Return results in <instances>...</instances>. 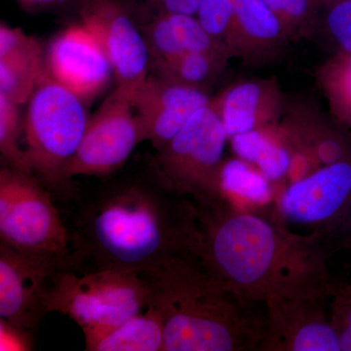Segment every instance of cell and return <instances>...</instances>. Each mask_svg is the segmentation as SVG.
Listing matches in <instances>:
<instances>
[{
  "mask_svg": "<svg viewBox=\"0 0 351 351\" xmlns=\"http://www.w3.org/2000/svg\"><path fill=\"white\" fill-rule=\"evenodd\" d=\"M351 203V158L324 166L284 189L276 213L322 240L339 225Z\"/></svg>",
  "mask_w": 351,
  "mask_h": 351,
  "instance_id": "4fadbf2b",
  "label": "cell"
},
{
  "mask_svg": "<svg viewBox=\"0 0 351 351\" xmlns=\"http://www.w3.org/2000/svg\"><path fill=\"white\" fill-rule=\"evenodd\" d=\"M328 256L332 250L346 251L351 256V203L339 225L322 240Z\"/></svg>",
  "mask_w": 351,
  "mask_h": 351,
  "instance_id": "4dcf8cb0",
  "label": "cell"
},
{
  "mask_svg": "<svg viewBox=\"0 0 351 351\" xmlns=\"http://www.w3.org/2000/svg\"><path fill=\"white\" fill-rule=\"evenodd\" d=\"M263 2H265V4H267V6L269 7H271L272 6V4L274 3V1H276V0H263Z\"/></svg>",
  "mask_w": 351,
  "mask_h": 351,
  "instance_id": "836d02e7",
  "label": "cell"
},
{
  "mask_svg": "<svg viewBox=\"0 0 351 351\" xmlns=\"http://www.w3.org/2000/svg\"><path fill=\"white\" fill-rule=\"evenodd\" d=\"M269 182L256 166L239 157L223 163L221 191L223 195L230 199L245 197L262 204L270 197Z\"/></svg>",
  "mask_w": 351,
  "mask_h": 351,
  "instance_id": "cb8c5ba5",
  "label": "cell"
},
{
  "mask_svg": "<svg viewBox=\"0 0 351 351\" xmlns=\"http://www.w3.org/2000/svg\"><path fill=\"white\" fill-rule=\"evenodd\" d=\"M76 16L103 46L117 89L132 101L151 73V55L131 9L123 0H82Z\"/></svg>",
  "mask_w": 351,
  "mask_h": 351,
  "instance_id": "9c48e42d",
  "label": "cell"
},
{
  "mask_svg": "<svg viewBox=\"0 0 351 351\" xmlns=\"http://www.w3.org/2000/svg\"><path fill=\"white\" fill-rule=\"evenodd\" d=\"M71 262L44 252L25 251L0 242V318L34 331L47 308L51 281Z\"/></svg>",
  "mask_w": 351,
  "mask_h": 351,
  "instance_id": "30bf717a",
  "label": "cell"
},
{
  "mask_svg": "<svg viewBox=\"0 0 351 351\" xmlns=\"http://www.w3.org/2000/svg\"><path fill=\"white\" fill-rule=\"evenodd\" d=\"M230 141L237 156L256 166L269 181L287 177L290 156L281 140L279 125L241 134Z\"/></svg>",
  "mask_w": 351,
  "mask_h": 351,
  "instance_id": "44dd1931",
  "label": "cell"
},
{
  "mask_svg": "<svg viewBox=\"0 0 351 351\" xmlns=\"http://www.w3.org/2000/svg\"><path fill=\"white\" fill-rule=\"evenodd\" d=\"M47 75L45 54L38 41L19 27L1 22L0 95L23 105Z\"/></svg>",
  "mask_w": 351,
  "mask_h": 351,
  "instance_id": "d6986e66",
  "label": "cell"
},
{
  "mask_svg": "<svg viewBox=\"0 0 351 351\" xmlns=\"http://www.w3.org/2000/svg\"><path fill=\"white\" fill-rule=\"evenodd\" d=\"M279 134L290 156L286 177L290 184L351 158L350 129L307 101L287 103Z\"/></svg>",
  "mask_w": 351,
  "mask_h": 351,
  "instance_id": "8fae6325",
  "label": "cell"
},
{
  "mask_svg": "<svg viewBox=\"0 0 351 351\" xmlns=\"http://www.w3.org/2000/svg\"><path fill=\"white\" fill-rule=\"evenodd\" d=\"M235 3L237 0H201L198 20L211 36L223 43L232 23Z\"/></svg>",
  "mask_w": 351,
  "mask_h": 351,
  "instance_id": "83f0119b",
  "label": "cell"
},
{
  "mask_svg": "<svg viewBox=\"0 0 351 351\" xmlns=\"http://www.w3.org/2000/svg\"><path fill=\"white\" fill-rule=\"evenodd\" d=\"M323 9V21L338 50L351 52V0H332Z\"/></svg>",
  "mask_w": 351,
  "mask_h": 351,
  "instance_id": "4316f807",
  "label": "cell"
},
{
  "mask_svg": "<svg viewBox=\"0 0 351 351\" xmlns=\"http://www.w3.org/2000/svg\"><path fill=\"white\" fill-rule=\"evenodd\" d=\"M144 141L130 99L115 88L88 120L82 144L64 171L66 181L73 186L71 178L75 176L112 175Z\"/></svg>",
  "mask_w": 351,
  "mask_h": 351,
  "instance_id": "ba28073f",
  "label": "cell"
},
{
  "mask_svg": "<svg viewBox=\"0 0 351 351\" xmlns=\"http://www.w3.org/2000/svg\"><path fill=\"white\" fill-rule=\"evenodd\" d=\"M147 292L136 271L75 267L66 263L53 276L48 311L66 314L85 337L119 326L147 308Z\"/></svg>",
  "mask_w": 351,
  "mask_h": 351,
  "instance_id": "5b68a950",
  "label": "cell"
},
{
  "mask_svg": "<svg viewBox=\"0 0 351 351\" xmlns=\"http://www.w3.org/2000/svg\"><path fill=\"white\" fill-rule=\"evenodd\" d=\"M50 193L34 174L2 166L0 242L19 250L69 257L71 234Z\"/></svg>",
  "mask_w": 351,
  "mask_h": 351,
  "instance_id": "52a82bcc",
  "label": "cell"
},
{
  "mask_svg": "<svg viewBox=\"0 0 351 351\" xmlns=\"http://www.w3.org/2000/svg\"><path fill=\"white\" fill-rule=\"evenodd\" d=\"M90 351H163L164 327L152 307L133 316L119 326L85 337Z\"/></svg>",
  "mask_w": 351,
  "mask_h": 351,
  "instance_id": "ffe728a7",
  "label": "cell"
},
{
  "mask_svg": "<svg viewBox=\"0 0 351 351\" xmlns=\"http://www.w3.org/2000/svg\"><path fill=\"white\" fill-rule=\"evenodd\" d=\"M290 38L276 14L263 0H237L223 43L232 56L262 66L276 61Z\"/></svg>",
  "mask_w": 351,
  "mask_h": 351,
  "instance_id": "e0dca14e",
  "label": "cell"
},
{
  "mask_svg": "<svg viewBox=\"0 0 351 351\" xmlns=\"http://www.w3.org/2000/svg\"><path fill=\"white\" fill-rule=\"evenodd\" d=\"M19 107L20 105L0 95V152L6 166L32 174L25 152L20 147L23 122Z\"/></svg>",
  "mask_w": 351,
  "mask_h": 351,
  "instance_id": "d4e9b609",
  "label": "cell"
},
{
  "mask_svg": "<svg viewBox=\"0 0 351 351\" xmlns=\"http://www.w3.org/2000/svg\"><path fill=\"white\" fill-rule=\"evenodd\" d=\"M208 91L149 73L132 98L145 141L156 151L177 135L200 108L211 105Z\"/></svg>",
  "mask_w": 351,
  "mask_h": 351,
  "instance_id": "9a60e30c",
  "label": "cell"
},
{
  "mask_svg": "<svg viewBox=\"0 0 351 351\" xmlns=\"http://www.w3.org/2000/svg\"><path fill=\"white\" fill-rule=\"evenodd\" d=\"M330 1H332V0H314V2H315L316 5H317L318 8H321V7H323L324 5H326L327 3H329Z\"/></svg>",
  "mask_w": 351,
  "mask_h": 351,
  "instance_id": "d6a6232c",
  "label": "cell"
},
{
  "mask_svg": "<svg viewBox=\"0 0 351 351\" xmlns=\"http://www.w3.org/2000/svg\"><path fill=\"white\" fill-rule=\"evenodd\" d=\"M197 209L149 167L145 176L107 182L83 204L71 234L76 267L137 274L172 256L197 255Z\"/></svg>",
  "mask_w": 351,
  "mask_h": 351,
  "instance_id": "7a4b0ae2",
  "label": "cell"
},
{
  "mask_svg": "<svg viewBox=\"0 0 351 351\" xmlns=\"http://www.w3.org/2000/svg\"><path fill=\"white\" fill-rule=\"evenodd\" d=\"M151 55V71L195 51L228 50L196 16L161 11L138 20Z\"/></svg>",
  "mask_w": 351,
  "mask_h": 351,
  "instance_id": "ac0fdd59",
  "label": "cell"
},
{
  "mask_svg": "<svg viewBox=\"0 0 351 351\" xmlns=\"http://www.w3.org/2000/svg\"><path fill=\"white\" fill-rule=\"evenodd\" d=\"M286 101L274 78H253L232 83L212 98L228 141L241 134L279 125Z\"/></svg>",
  "mask_w": 351,
  "mask_h": 351,
  "instance_id": "2e32d148",
  "label": "cell"
},
{
  "mask_svg": "<svg viewBox=\"0 0 351 351\" xmlns=\"http://www.w3.org/2000/svg\"><path fill=\"white\" fill-rule=\"evenodd\" d=\"M85 106L80 97L49 75L27 101L23 120L27 162L32 174L56 195L66 197L73 193L64 171L86 130L89 119Z\"/></svg>",
  "mask_w": 351,
  "mask_h": 351,
  "instance_id": "277c9868",
  "label": "cell"
},
{
  "mask_svg": "<svg viewBox=\"0 0 351 351\" xmlns=\"http://www.w3.org/2000/svg\"><path fill=\"white\" fill-rule=\"evenodd\" d=\"M131 9L136 19L140 20L152 14L161 12L164 0H123Z\"/></svg>",
  "mask_w": 351,
  "mask_h": 351,
  "instance_id": "1f68e13d",
  "label": "cell"
},
{
  "mask_svg": "<svg viewBox=\"0 0 351 351\" xmlns=\"http://www.w3.org/2000/svg\"><path fill=\"white\" fill-rule=\"evenodd\" d=\"M228 136L211 105L200 108L152 156V169L168 188L195 203L223 197L221 169Z\"/></svg>",
  "mask_w": 351,
  "mask_h": 351,
  "instance_id": "8992f818",
  "label": "cell"
},
{
  "mask_svg": "<svg viewBox=\"0 0 351 351\" xmlns=\"http://www.w3.org/2000/svg\"><path fill=\"white\" fill-rule=\"evenodd\" d=\"M330 304V317L338 335L341 351H351V283L335 281Z\"/></svg>",
  "mask_w": 351,
  "mask_h": 351,
  "instance_id": "484cf974",
  "label": "cell"
},
{
  "mask_svg": "<svg viewBox=\"0 0 351 351\" xmlns=\"http://www.w3.org/2000/svg\"><path fill=\"white\" fill-rule=\"evenodd\" d=\"M82 0H16L21 8L29 14L75 13Z\"/></svg>",
  "mask_w": 351,
  "mask_h": 351,
  "instance_id": "f546056e",
  "label": "cell"
},
{
  "mask_svg": "<svg viewBox=\"0 0 351 351\" xmlns=\"http://www.w3.org/2000/svg\"><path fill=\"white\" fill-rule=\"evenodd\" d=\"M331 115L351 130V52L337 50L316 73Z\"/></svg>",
  "mask_w": 351,
  "mask_h": 351,
  "instance_id": "603a6c76",
  "label": "cell"
},
{
  "mask_svg": "<svg viewBox=\"0 0 351 351\" xmlns=\"http://www.w3.org/2000/svg\"><path fill=\"white\" fill-rule=\"evenodd\" d=\"M332 289V286L314 292L282 295L265 302L267 316L258 350L341 351L338 335L325 309Z\"/></svg>",
  "mask_w": 351,
  "mask_h": 351,
  "instance_id": "7c38bea8",
  "label": "cell"
},
{
  "mask_svg": "<svg viewBox=\"0 0 351 351\" xmlns=\"http://www.w3.org/2000/svg\"><path fill=\"white\" fill-rule=\"evenodd\" d=\"M45 62L48 75L80 97L85 105L105 89L114 75L103 46L80 22L52 39Z\"/></svg>",
  "mask_w": 351,
  "mask_h": 351,
  "instance_id": "5bb4252c",
  "label": "cell"
},
{
  "mask_svg": "<svg viewBox=\"0 0 351 351\" xmlns=\"http://www.w3.org/2000/svg\"><path fill=\"white\" fill-rule=\"evenodd\" d=\"M29 332V330L16 326L0 318V350H32Z\"/></svg>",
  "mask_w": 351,
  "mask_h": 351,
  "instance_id": "f1b7e54d",
  "label": "cell"
},
{
  "mask_svg": "<svg viewBox=\"0 0 351 351\" xmlns=\"http://www.w3.org/2000/svg\"><path fill=\"white\" fill-rule=\"evenodd\" d=\"M160 316L163 351H241L261 345L265 319L248 311L195 254L172 256L138 274Z\"/></svg>",
  "mask_w": 351,
  "mask_h": 351,
  "instance_id": "3957f363",
  "label": "cell"
},
{
  "mask_svg": "<svg viewBox=\"0 0 351 351\" xmlns=\"http://www.w3.org/2000/svg\"><path fill=\"white\" fill-rule=\"evenodd\" d=\"M195 204L198 258L242 301L265 304L334 284L329 256L315 235L292 232L276 213H253L226 196Z\"/></svg>",
  "mask_w": 351,
  "mask_h": 351,
  "instance_id": "6da1fadb",
  "label": "cell"
},
{
  "mask_svg": "<svg viewBox=\"0 0 351 351\" xmlns=\"http://www.w3.org/2000/svg\"><path fill=\"white\" fill-rule=\"evenodd\" d=\"M232 58L228 50L195 51L152 69L149 73L207 91L225 71Z\"/></svg>",
  "mask_w": 351,
  "mask_h": 351,
  "instance_id": "7402d4cb",
  "label": "cell"
}]
</instances>
